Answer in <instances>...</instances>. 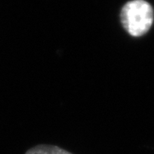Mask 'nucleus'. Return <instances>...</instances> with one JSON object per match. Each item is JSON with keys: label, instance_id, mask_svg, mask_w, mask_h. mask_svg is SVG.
Listing matches in <instances>:
<instances>
[{"label": "nucleus", "instance_id": "nucleus-1", "mask_svg": "<svg viewBox=\"0 0 154 154\" xmlns=\"http://www.w3.org/2000/svg\"><path fill=\"white\" fill-rule=\"evenodd\" d=\"M120 21L129 35L141 37L148 33L153 24V8L145 0L129 1L122 8Z\"/></svg>", "mask_w": 154, "mask_h": 154}, {"label": "nucleus", "instance_id": "nucleus-2", "mask_svg": "<svg viewBox=\"0 0 154 154\" xmlns=\"http://www.w3.org/2000/svg\"><path fill=\"white\" fill-rule=\"evenodd\" d=\"M25 154H73L64 149L52 145H38L28 149Z\"/></svg>", "mask_w": 154, "mask_h": 154}]
</instances>
